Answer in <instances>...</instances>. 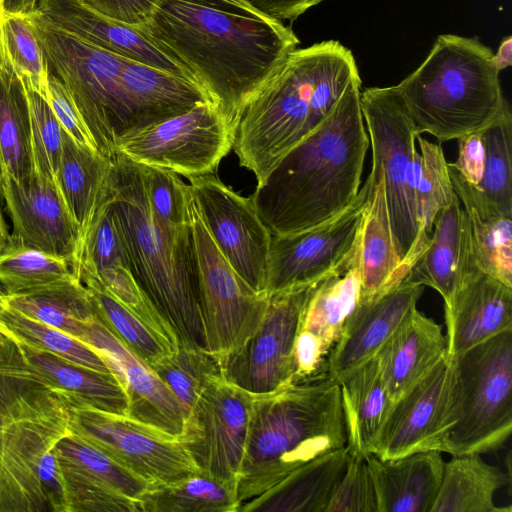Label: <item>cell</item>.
I'll use <instances>...</instances> for the list:
<instances>
[{
  "label": "cell",
  "instance_id": "6da1fadb",
  "mask_svg": "<svg viewBox=\"0 0 512 512\" xmlns=\"http://www.w3.org/2000/svg\"><path fill=\"white\" fill-rule=\"evenodd\" d=\"M135 28L192 73L234 132L246 103L300 42L243 0H159Z\"/></svg>",
  "mask_w": 512,
  "mask_h": 512
},
{
  "label": "cell",
  "instance_id": "7a4b0ae2",
  "mask_svg": "<svg viewBox=\"0 0 512 512\" xmlns=\"http://www.w3.org/2000/svg\"><path fill=\"white\" fill-rule=\"evenodd\" d=\"M352 80L320 126L293 148L251 195L272 235L314 227L357 196L369 138Z\"/></svg>",
  "mask_w": 512,
  "mask_h": 512
},
{
  "label": "cell",
  "instance_id": "3957f363",
  "mask_svg": "<svg viewBox=\"0 0 512 512\" xmlns=\"http://www.w3.org/2000/svg\"><path fill=\"white\" fill-rule=\"evenodd\" d=\"M353 54L329 40L291 51L244 106L233 149L257 185L327 118L359 78Z\"/></svg>",
  "mask_w": 512,
  "mask_h": 512
},
{
  "label": "cell",
  "instance_id": "277c9868",
  "mask_svg": "<svg viewBox=\"0 0 512 512\" xmlns=\"http://www.w3.org/2000/svg\"><path fill=\"white\" fill-rule=\"evenodd\" d=\"M110 159L107 198L123 229L133 276L179 342L205 348L191 226L161 225L148 201L141 164L120 153Z\"/></svg>",
  "mask_w": 512,
  "mask_h": 512
},
{
  "label": "cell",
  "instance_id": "5b68a950",
  "mask_svg": "<svg viewBox=\"0 0 512 512\" xmlns=\"http://www.w3.org/2000/svg\"><path fill=\"white\" fill-rule=\"evenodd\" d=\"M346 441L340 385L328 374L254 395L237 482L238 510Z\"/></svg>",
  "mask_w": 512,
  "mask_h": 512
},
{
  "label": "cell",
  "instance_id": "8992f818",
  "mask_svg": "<svg viewBox=\"0 0 512 512\" xmlns=\"http://www.w3.org/2000/svg\"><path fill=\"white\" fill-rule=\"evenodd\" d=\"M492 57L476 39L438 36L422 64L395 86L419 134L456 140L511 111Z\"/></svg>",
  "mask_w": 512,
  "mask_h": 512
},
{
  "label": "cell",
  "instance_id": "52a82bcc",
  "mask_svg": "<svg viewBox=\"0 0 512 512\" xmlns=\"http://www.w3.org/2000/svg\"><path fill=\"white\" fill-rule=\"evenodd\" d=\"M50 72L66 88L99 154L112 158L128 132L122 85L123 56L57 25L37 9L25 13Z\"/></svg>",
  "mask_w": 512,
  "mask_h": 512
},
{
  "label": "cell",
  "instance_id": "ba28073f",
  "mask_svg": "<svg viewBox=\"0 0 512 512\" xmlns=\"http://www.w3.org/2000/svg\"><path fill=\"white\" fill-rule=\"evenodd\" d=\"M454 359L455 421L443 452L456 456L496 451L512 432V330Z\"/></svg>",
  "mask_w": 512,
  "mask_h": 512
},
{
  "label": "cell",
  "instance_id": "9c48e42d",
  "mask_svg": "<svg viewBox=\"0 0 512 512\" xmlns=\"http://www.w3.org/2000/svg\"><path fill=\"white\" fill-rule=\"evenodd\" d=\"M360 104L372 150V168L382 174L401 263L417 234L419 152L416 140L420 134L395 86L365 89L360 94Z\"/></svg>",
  "mask_w": 512,
  "mask_h": 512
},
{
  "label": "cell",
  "instance_id": "30bf717a",
  "mask_svg": "<svg viewBox=\"0 0 512 512\" xmlns=\"http://www.w3.org/2000/svg\"><path fill=\"white\" fill-rule=\"evenodd\" d=\"M71 433L153 486L199 474L179 437L131 418L71 404Z\"/></svg>",
  "mask_w": 512,
  "mask_h": 512
},
{
  "label": "cell",
  "instance_id": "8fae6325",
  "mask_svg": "<svg viewBox=\"0 0 512 512\" xmlns=\"http://www.w3.org/2000/svg\"><path fill=\"white\" fill-rule=\"evenodd\" d=\"M192 196V195H191ZM205 349L217 359L239 348L258 327L268 302L235 272L191 200Z\"/></svg>",
  "mask_w": 512,
  "mask_h": 512
},
{
  "label": "cell",
  "instance_id": "7c38bea8",
  "mask_svg": "<svg viewBox=\"0 0 512 512\" xmlns=\"http://www.w3.org/2000/svg\"><path fill=\"white\" fill-rule=\"evenodd\" d=\"M235 132L212 102L120 137L116 153L187 178L213 173L233 147Z\"/></svg>",
  "mask_w": 512,
  "mask_h": 512
},
{
  "label": "cell",
  "instance_id": "4fadbf2b",
  "mask_svg": "<svg viewBox=\"0 0 512 512\" xmlns=\"http://www.w3.org/2000/svg\"><path fill=\"white\" fill-rule=\"evenodd\" d=\"M254 395L223 376L211 380L184 419L179 439L205 476L236 481L243 461Z\"/></svg>",
  "mask_w": 512,
  "mask_h": 512
},
{
  "label": "cell",
  "instance_id": "5bb4252c",
  "mask_svg": "<svg viewBox=\"0 0 512 512\" xmlns=\"http://www.w3.org/2000/svg\"><path fill=\"white\" fill-rule=\"evenodd\" d=\"M370 178L354 200L340 213L309 229L288 235H272L267 295L312 285L343 265L359 243Z\"/></svg>",
  "mask_w": 512,
  "mask_h": 512
},
{
  "label": "cell",
  "instance_id": "9a60e30c",
  "mask_svg": "<svg viewBox=\"0 0 512 512\" xmlns=\"http://www.w3.org/2000/svg\"><path fill=\"white\" fill-rule=\"evenodd\" d=\"M311 285L268 295L264 315L251 336L219 359L223 377L252 395L271 393L294 377L293 352Z\"/></svg>",
  "mask_w": 512,
  "mask_h": 512
},
{
  "label": "cell",
  "instance_id": "2e32d148",
  "mask_svg": "<svg viewBox=\"0 0 512 512\" xmlns=\"http://www.w3.org/2000/svg\"><path fill=\"white\" fill-rule=\"evenodd\" d=\"M188 179L193 201L218 249L250 288L267 294L272 233L251 196H241L213 173Z\"/></svg>",
  "mask_w": 512,
  "mask_h": 512
},
{
  "label": "cell",
  "instance_id": "e0dca14e",
  "mask_svg": "<svg viewBox=\"0 0 512 512\" xmlns=\"http://www.w3.org/2000/svg\"><path fill=\"white\" fill-rule=\"evenodd\" d=\"M456 363L444 357L395 401L373 445L380 459L444 450L455 417Z\"/></svg>",
  "mask_w": 512,
  "mask_h": 512
},
{
  "label": "cell",
  "instance_id": "ac0fdd59",
  "mask_svg": "<svg viewBox=\"0 0 512 512\" xmlns=\"http://www.w3.org/2000/svg\"><path fill=\"white\" fill-rule=\"evenodd\" d=\"M63 489V512H140L147 481L73 433L55 446Z\"/></svg>",
  "mask_w": 512,
  "mask_h": 512
},
{
  "label": "cell",
  "instance_id": "d6986e66",
  "mask_svg": "<svg viewBox=\"0 0 512 512\" xmlns=\"http://www.w3.org/2000/svg\"><path fill=\"white\" fill-rule=\"evenodd\" d=\"M358 247L348 261L309 289L294 344L293 380L327 374L329 355L361 302Z\"/></svg>",
  "mask_w": 512,
  "mask_h": 512
},
{
  "label": "cell",
  "instance_id": "ffe728a7",
  "mask_svg": "<svg viewBox=\"0 0 512 512\" xmlns=\"http://www.w3.org/2000/svg\"><path fill=\"white\" fill-rule=\"evenodd\" d=\"M69 411L0 425V512H52L38 465L71 432Z\"/></svg>",
  "mask_w": 512,
  "mask_h": 512
},
{
  "label": "cell",
  "instance_id": "44dd1931",
  "mask_svg": "<svg viewBox=\"0 0 512 512\" xmlns=\"http://www.w3.org/2000/svg\"><path fill=\"white\" fill-rule=\"evenodd\" d=\"M0 201L11 222L13 246L73 259L79 229L57 185L34 172L25 181L0 176Z\"/></svg>",
  "mask_w": 512,
  "mask_h": 512
},
{
  "label": "cell",
  "instance_id": "7402d4cb",
  "mask_svg": "<svg viewBox=\"0 0 512 512\" xmlns=\"http://www.w3.org/2000/svg\"><path fill=\"white\" fill-rule=\"evenodd\" d=\"M93 348L120 381L128 397V416L179 437L184 415L173 393L158 375L97 316L84 324L78 338Z\"/></svg>",
  "mask_w": 512,
  "mask_h": 512
},
{
  "label": "cell",
  "instance_id": "603a6c76",
  "mask_svg": "<svg viewBox=\"0 0 512 512\" xmlns=\"http://www.w3.org/2000/svg\"><path fill=\"white\" fill-rule=\"evenodd\" d=\"M424 286L405 278L386 292L360 302L334 345L327 374L338 383L373 358L411 312Z\"/></svg>",
  "mask_w": 512,
  "mask_h": 512
},
{
  "label": "cell",
  "instance_id": "cb8c5ba5",
  "mask_svg": "<svg viewBox=\"0 0 512 512\" xmlns=\"http://www.w3.org/2000/svg\"><path fill=\"white\" fill-rule=\"evenodd\" d=\"M36 9L102 49L198 83L185 66L143 32L101 13L86 0H38Z\"/></svg>",
  "mask_w": 512,
  "mask_h": 512
},
{
  "label": "cell",
  "instance_id": "d4e9b609",
  "mask_svg": "<svg viewBox=\"0 0 512 512\" xmlns=\"http://www.w3.org/2000/svg\"><path fill=\"white\" fill-rule=\"evenodd\" d=\"M445 323L447 352L451 358L512 330V288L470 262L462 274Z\"/></svg>",
  "mask_w": 512,
  "mask_h": 512
},
{
  "label": "cell",
  "instance_id": "484cf974",
  "mask_svg": "<svg viewBox=\"0 0 512 512\" xmlns=\"http://www.w3.org/2000/svg\"><path fill=\"white\" fill-rule=\"evenodd\" d=\"M122 85L128 114L127 134L182 114L198 104L212 102L198 83L126 57H123Z\"/></svg>",
  "mask_w": 512,
  "mask_h": 512
},
{
  "label": "cell",
  "instance_id": "4316f807",
  "mask_svg": "<svg viewBox=\"0 0 512 512\" xmlns=\"http://www.w3.org/2000/svg\"><path fill=\"white\" fill-rule=\"evenodd\" d=\"M447 355L441 326L413 308L375 355L393 403Z\"/></svg>",
  "mask_w": 512,
  "mask_h": 512
},
{
  "label": "cell",
  "instance_id": "83f0119b",
  "mask_svg": "<svg viewBox=\"0 0 512 512\" xmlns=\"http://www.w3.org/2000/svg\"><path fill=\"white\" fill-rule=\"evenodd\" d=\"M378 512H431L444 469L440 451L428 450L394 459L367 454Z\"/></svg>",
  "mask_w": 512,
  "mask_h": 512
},
{
  "label": "cell",
  "instance_id": "f1b7e54d",
  "mask_svg": "<svg viewBox=\"0 0 512 512\" xmlns=\"http://www.w3.org/2000/svg\"><path fill=\"white\" fill-rule=\"evenodd\" d=\"M472 262L467 215L456 194L434 221L430 243L407 277L436 290L444 301L445 319L466 266Z\"/></svg>",
  "mask_w": 512,
  "mask_h": 512
},
{
  "label": "cell",
  "instance_id": "f546056e",
  "mask_svg": "<svg viewBox=\"0 0 512 512\" xmlns=\"http://www.w3.org/2000/svg\"><path fill=\"white\" fill-rule=\"evenodd\" d=\"M14 340L37 377L49 388L69 398L71 404L79 403L105 412L128 415L126 391L112 373L76 364Z\"/></svg>",
  "mask_w": 512,
  "mask_h": 512
},
{
  "label": "cell",
  "instance_id": "4dcf8cb0",
  "mask_svg": "<svg viewBox=\"0 0 512 512\" xmlns=\"http://www.w3.org/2000/svg\"><path fill=\"white\" fill-rule=\"evenodd\" d=\"M367 205L359 234L361 302L399 284L400 258L391 228L382 174L371 168Z\"/></svg>",
  "mask_w": 512,
  "mask_h": 512
},
{
  "label": "cell",
  "instance_id": "1f68e13d",
  "mask_svg": "<svg viewBox=\"0 0 512 512\" xmlns=\"http://www.w3.org/2000/svg\"><path fill=\"white\" fill-rule=\"evenodd\" d=\"M347 459L346 446L323 454L243 504L238 512H326Z\"/></svg>",
  "mask_w": 512,
  "mask_h": 512
},
{
  "label": "cell",
  "instance_id": "d6a6232c",
  "mask_svg": "<svg viewBox=\"0 0 512 512\" xmlns=\"http://www.w3.org/2000/svg\"><path fill=\"white\" fill-rule=\"evenodd\" d=\"M339 385L346 447L351 453L370 454L393 405L376 357L354 370Z\"/></svg>",
  "mask_w": 512,
  "mask_h": 512
},
{
  "label": "cell",
  "instance_id": "836d02e7",
  "mask_svg": "<svg viewBox=\"0 0 512 512\" xmlns=\"http://www.w3.org/2000/svg\"><path fill=\"white\" fill-rule=\"evenodd\" d=\"M451 181L467 215L474 266L512 288V218L496 212L459 177Z\"/></svg>",
  "mask_w": 512,
  "mask_h": 512
},
{
  "label": "cell",
  "instance_id": "e575fe53",
  "mask_svg": "<svg viewBox=\"0 0 512 512\" xmlns=\"http://www.w3.org/2000/svg\"><path fill=\"white\" fill-rule=\"evenodd\" d=\"M71 400L49 388L26 363L18 343L0 330V425L65 412Z\"/></svg>",
  "mask_w": 512,
  "mask_h": 512
},
{
  "label": "cell",
  "instance_id": "d590c367",
  "mask_svg": "<svg viewBox=\"0 0 512 512\" xmlns=\"http://www.w3.org/2000/svg\"><path fill=\"white\" fill-rule=\"evenodd\" d=\"M110 168L111 159L78 144L63 130L56 185L78 226V239L106 195Z\"/></svg>",
  "mask_w": 512,
  "mask_h": 512
},
{
  "label": "cell",
  "instance_id": "8d00e7d4",
  "mask_svg": "<svg viewBox=\"0 0 512 512\" xmlns=\"http://www.w3.org/2000/svg\"><path fill=\"white\" fill-rule=\"evenodd\" d=\"M498 466L480 454L456 455L444 463L440 489L431 512H497L496 492L509 482Z\"/></svg>",
  "mask_w": 512,
  "mask_h": 512
},
{
  "label": "cell",
  "instance_id": "74e56055",
  "mask_svg": "<svg viewBox=\"0 0 512 512\" xmlns=\"http://www.w3.org/2000/svg\"><path fill=\"white\" fill-rule=\"evenodd\" d=\"M34 172L26 94L7 59L0 26V176L25 181Z\"/></svg>",
  "mask_w": 512,
  "mask_h": 512
},
{
  "label": "cell",
  "instance_id": "f35d334b",
  "mask_svg": "<svg viewBox=\"0 0 512 512\" xmlns=\"http://www.w3.org/2000/svg\"><path fill=\"white\" fill-rule=\"evenodd\" d=\"M419 175L416 186L417 234L407 255L401 261L397 279L404 280L412 266L430 243L432 225L439 212L456 196L448 162L440 145L417 136Z\"/></svg>",
  "mask_w": 512,
  "mask_h": 512
},
{
  "label": "cell",
  "instance_id": "ab89813d",
  "mask_svg": "<svg viewBox=\"0 0 512 512\" xmlns=\"http://www.w3.org/2000/svg\"><path fill=\"white\" fill-rule=\"evenodd\" d=\"M1 298L8 307L77 339L84 324L96 315L85 286L76 277L31 293Z\"/></svg>",
  "mask_w": 512,
  "mask_h": 512
},
{
  "label": "cell",
  "instance_id": "60d3db41",
  "mask_svg": "<svg viewBox=\"0 0 512 512\" xmlns=\"http://www.w3.org/2000/svg\"><path fill=\"white\" fill-rule=\"evenodd\" d=\"M139 505L140 512H237V482L199 473L172 485L150 488Z\"/></svg>",
  "mask_w": 512,
  "mask_h": 512
},
{
  "label": "cell",
  "instance_id": "b9f144b4",
  "mask_svg": "<svg viewBox=\"0 0 512 512\" xmlns=\"http://www.w3.org/2000/svg\"><path fill=\"white\" fill-rule=\"evenodd\" d=\"M79 280L87 290L98 319L149 367L176 351L108 293L96 278L83 275Z\"/></svg>",
  "mask_w": 512,
  "mask_h": 512
},
{
  "label": "cell",
  "instance_id": "7bdbcfd3",
  "mask_svg": "<svg viewBox=\"0 0 512 512\" xmlns=\"http://www.w3.org/2000/svg\"><path fill=\"white\" fill-rule=\"evenodd\" d=\"M74 277L69 259L39 249L13 246L0 254L2 297L31 293Z\"/></svg>",
  "mask_w": 512,
  "mask_h": 512
},
{
  "label": "cell",
  "instance_id": "ee69618b",
  "mask_svg": "<svg viewBox=\"0 0 512 512\" xmlns=\"http://www.w3.org/2000/svg\"><path fill=\"white\" fill-rule=\"evenodd\" d=\"M117 265L131 269L123 229L109 203L106 190L89 227L78 239L73 269L79 279L83 275L95 277L99 272Z\"/></svg>",
  "mask_w": 512,
  "mask_h": 512
},
{
  "label": "cell",
  "instance_id": "f6af8a7d",
  "mask_svg": "<svg viewBox=\"0 0 512 512\" xmlns=\"http://www.w3.org/2000/svg\"><path fill=\"white\" fill-rule=\"evenodd\" d=\"M0 330L34 348L88 368L111 373L103 358L89 345L58 328L25 316L3 301L0 307Z\"/></svg>",
  "mask_w": 512,
  "mask_h": 512
},
{
  "label": "cell",
  "instance_id": "bcb514c9",
  "mask_svg": "<svg viewBox=\"0 0 512 512\" xmlns=\"http://www.w3.org/2000/svg\"><path fill=\"white\" fill-rule=\"evenodd\" d=\"M484 171L477 194L496 212L512 218V114L508 111L481 130ZM472 186V185H471Z\"/></svg>",
  "mask_w": 512,
  "mask_h": 512
},
{
  "label": "cell",
  "instance_id": "7dc6e473",
  "mask_svg": "<svg viewBox=\"0 0 512 512\" xmlns=\"http://www.w3.org/2000/svg\"><path fill=\"white\" fill-rule=\"evenodd\" d=\"M181 406L184 419L204 387L223 376L219 359L205 348L179 342L177 350L150 367Z\"/></svg>",
  "mask_w": 512,
  "mask_h": 512
},
{
  "label": "cell",
  "instance_id": "c3c4849f",
  "mask_svg": "<svg viewBox=\"0 0 512 512\" xmlns=\"http://www.w3.org/2000/svg\"><path fill=\"white\" fill-rule=\"evenodd\" d=\"M0 26L7 59L21 83L46 99L50 69L25 13L4 11Z\"/></svg>",
  "mask_w": 512,
  "mask_h": 512
},
{
  "label": "cell",
  "instance_id": "681fc988",
  "mask_svg": "<svg viewBox=\"0 0 512 512\" xmlns=\"http://www.w3.org/2000/svg\"><path fill=\"white\" fill-rule=\"evenodd\" d=\"M146 193L157 221L173 229L191 226V192L180 176L168 169L141 164Z\"/></svg>",
  "mask_w": 512,
  "mask_h": 512
},
{
  "label": "cell",
  "instance_id": "f907efd6",
  "mask_svg": "<svg viewBox=\"0 0 512 512\" xmlns=\"http://www.w3.org/2000/svg\"><path fill=\"white\" fill-rule=\"evenodd\" d=\"M23 88L29 111L34 171L56 184L62 151L63 129L46 99L25 85Z\"/></svg>",
  "mask_w": 512,
  "mask_h": 512
},
{
  "label": "cell",
  "instance_id": "816d5d0a",
  "mask_svg": "<svg viewBox=\"0 0 512 512\" xmlns=\"http://www.w3.org/2000/svg\"><path fill=\"white\" fill-rule=\"evenodd\" d=\"M94 278L116 300L177 350L179 338L176 332L142 290L130 268L122 265L113 266L99 272Z\"/></svg>",
  "mask_w": 512,
  "mask_h": 512
},
{
  "label": "cell",
  "instance_id": "f5cc1de1",
  "mask_svg": "<svg viewBox=\"0 0 512 512\" xmlns=\"http://www.w3.org/2000/svg\"><path fill=\"white\" fill-rule=\"evenodd\" d=\"M326 512H378L366 455L348 451L345 470L332 493Z\"/></svg>",
  "mask_w": 512,
  "mask_h": 512
},
{
  "label": "cell",
  "instance_id": "db71d44e",
  "mask_svg": "<svg viewBox=\"0 0 512 512\" xmlns=\"http://www.w3.org/2000/svg\"><path fill=\"white\" fill-rule=\"evenodd\" d=\"M46 101L51 107L61 128L69 136L78 144L98 152L95 142L66 88L51 72Z\"/></svg>",
  "mask_w": 512,
  "mask_h": 512
},
{
  "label": "cell",
  "instance_id": "11a10c76",
  "mask_svg": "<svg viewBox=\"0 0 512 512\" xmlns=\"http://www.w3.org/2000/svg\"><path fill=\"white\" fill-rule=\"evenodd\" d=\"M458 157L448 166L460 178L472 186H478L482 180L485 161V147L481 131L459 137Z\"/></svg>",
  "mask_w": 512,
  "mask_h": 512
},
{
  "label": "cell",
  "instance_id": "9f6ffc18",
  "mask_svg": "<svg viewBox=\"0 0 512 512\" xmlns=\"http://www.w3.org/2000/svg\"><path fill=\"white\" fill-rule=\"evenodd\" d=\"M101 13L128 24L139 26L153 12L159 0H86Z\"/></svg>",
  "mask_w": 512,
  "mask_h": 512
},
{
  "label": "cell",
  "instance_id": "6f0895ef",
  "mask_svg": "<svg viewBox=\"0 0 512 512\" xmlns=\"http://www.w3.org/2000/svg\"><path fill=\"white\" fill-rule=\"evenodd\" d=\"M272 19L294 21L306 10L323 0H243Z\"/></svg>",
  "mask_w": 512,
  "mask_h": 512
},
{
  "label": "cell",
  "instance_id": "680465c9",
  "mask_svg": "<svg viewBox=\"0 0 512 512\" xmlns=\"http://www.w3.org/2000/svg\"><path fill=\"white\" fill-rule=\"evenodd\" d=\"M494 66L500 71L512 63V38L510 36L503 39L497 53L492 57Z\"/></svg>",
  "mask_w": 512,
  "mask_h": 512
},
{
  "label": "cell",
  "instance_id": "91938a15",
  "mask_svg": "<svg viewBox=\"0 0 512 512\" xmlns=\"http://www.w3.org/2000/svg\"><path fill=\"white\" fill-rule=\"evenodd\" d=\"M13 247L11 233L4 217L3 207L0 201V254Z\"/></svg>",
  "mask_w": 512,
  "mask_h": 512
},
{
  "label": "cell",
  "instance_id": "94428289",
  "mask_svg": "<svg viewBox=\"0 0 512 512\" xmlns=\"http://www.w3.org/2000/svg\"><path fill=\"white\" fill-rule=\"evenodd\" d=\"M38 0H5L6 11L27 13L36 9Z\"/></svg>",
  "mask_w": 512,
  "mask_h": 512
},
{
  "label": "cell",
  "instance_id": "6125c7cd",
  "mask_svg": "<svg viewBox=\"0 0 512 512\" xmlns=\"http://www.w3.org/2000/svg\"><path fill=\"white\" fill-rule=\"evenodd\" d=\"M4 4H5V0H0V19L5 11Z\"/></svg>",
  "mask_w": 512,
  "mask_h": 512
},
{
  "label": "cell",
  "instance_id": "be15d7a7",
  "mask_svg": "<svg viewBox=\"0 0 512 512\" xmlns=\"http://www.w3.org/2000/svg\"><path fill=\"white\" fill-rule=\"evenodd\" d=\"M1 305H2V298H1V296H0V307H1Z\"/></svg>",
  "mask_w": 512,
  "mask_h": 512
}]
</instances>
